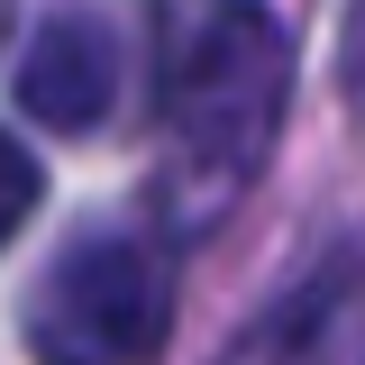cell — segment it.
<instances>
[{
  "mask_svg": "<svg viewBox=\"0 0 365 365\" xmlns=\"http://www.w3.org/2000/svg\"><path fill=\"white\" fill-rule=\"evenodd\" d=\"M146 55H155L165 201L182 228H210L274 155L292 37L265 0H146Z\"/></svg>",
  "mask_w": 365,
  "mask_h": 365,
  "instance_id": "cell-1",
  "label": "cell"
},
{
  "mask_svg": "<svg viewBox=\"0 0 365 365\" xmlns=\"http://www.w3.org/2000/svg\"><path fill=\"white\" fill-rule=\"evenodd\" d=\"M174 329V247L146 228L73 237L28 292L37 365H146Z\"/></svg>",
  "mask_w": 365,
  "mask_h": 365,
  "instance_id": "cell-2",
  "label": "cell"
},
{
  "mask_svg": "<svg viewBox=\"0 0 365 365\" xmlns=\"http://www.w3.org/2000/svg\"><path fill=\"white\" fill-rule=\"evenodd\" d=\"M220 365H365V247H329L237 329Z\"/></svg>",
  "mask_w": 365,
  "mask_h": 365,
  "instance_id": "cell-3",
  "label": "cell"
},
{
  "mask_svg": "<svg viewBox=\"0 0 365 365\" xmlns=\"http://www.w3.org/2000/svg\"><path fill=\"white\" fill-rule=\"evenodd\" d=\"M19 101L37 128L91 137L110 110H119V37L101 9H46V28L19 55Z\"/></svg>",
  "mask_w": 365,
  "mask_h": 365,
  "instance_id": "cell-4",
  "label": "cell"
},
{
  "mask_svg": "<svg viewBox=\"0 0 365 365\" xmlns=\"http://www.w3.org/2000/svg\"><path fill=\"white\" fill-rule=\"evenodd\" d=\"M37 155H19V137H0V247L28 228V210H37Z\"/></svg>",
  "mask_w": 365,
  "mask_h": 365,
  "instance_id": "cell-5",
  "label": "cell"
}]
</instances>
